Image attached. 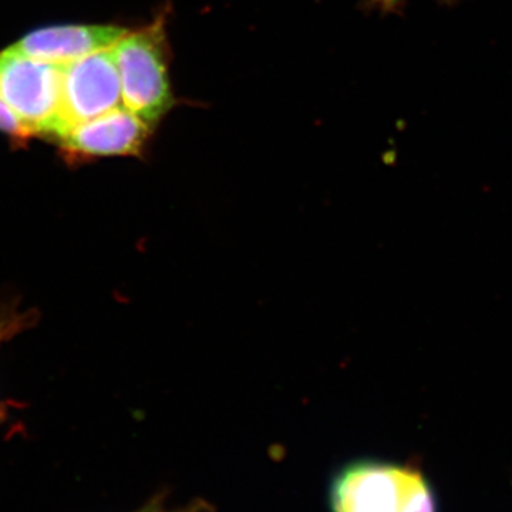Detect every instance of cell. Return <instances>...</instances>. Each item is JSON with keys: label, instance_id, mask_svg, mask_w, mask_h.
<instances>
[{"label": "cell", "instance_id": "10", "mask_svg": "<svg viewBox=\"0 0 512 512\" xmlns=\"http://www.w3.org/2000/svg\"><path fill=\"white\" fill-rule=\"evenodd\" d=\"M407 2L409 0H384L379 9L384 10V12H394V10L402 8L404 3ZM444 2H448V0H444Z\"/></svg>", "mask_w": 512, "mask_h": 512}, {"label": "cell", "instance_id": "2", "mask_svg": "<svg viewBox=\"0 0 512 512\" xmlns=\"http://www.w3.org/2000/svg\"><path fill=\"white\" fill-rule=\"evenodd\" d=\"M332 512H437L433 488L419 468L353 461L330 484Z\"/></svg>", "mask_w": 512, "mask_h": 512}, {"label": "cell", "instance_id": "5", "mask_svg": "<svg viewBox=\"0 0 512 512\" xmlns=\"http://www.w3.org/2000/svg\"><path fill=\"white\" fill-rule=\"evenodd\" d=\"M153 130L121 104L77 124L56 141L70 156L77 158L140 156Z\"/></svg>", "mask_w": 512, "mask_h": 512}, {"label": "cell", "instance_id": "11", "mask_svg": "<svg viewBox=\"0 0 512 512\" xmlns=\"http://www.w3.org/2000/svg\"><path fill=\"white\" fill-rule=\"evenodd\" d=\"M163 505V497L158 495V497L154 498V500H151L150 503H147L143 508H140V510L136 512H157L161 507H163Z\"/></svg>", "mask_w": 512, "mask_h": 512}, {"label": "cell", "instance_id": "12", "mask_svg": "<svg viewBox=\"0 0 512 512\" xmlns=\"http://www.w3.org/2000/svg\"><path fill=\"white\" fill-rule=\"evenodd\" d=\"M383 2L384 0H370V3H372V5L375 6V8H380Z\"/></svg>", "mask_w": 512, "mask_h": 512}, {"label": "cell", "instance_id": "6", "mask_svg": "<svg viewBox=\"0 0 512 512\" xmlns=\"http://www.w3.org/2000/svg\"><path fill=\"white\" fill-rule=\"evenodd\" d=\"M127 29L113 25H66L37 29L9 46V52L50 63H69L110 49Z\"/></svg>", "mask_w": 512, "mask_h": 512}, {"label": "cell", "instance_id": "7", "mask_svg": "<svg viewBox=\"0 0 512 512\" xmlns=\"http://www.w3.org/2000/svg\"><path fill=\"white\" fill-rule=\"evenodd\" d=\"M25 316L16 315V313L0 312V345L6 340L13 338L25 326Z\"/></svg>", "mask_w": 512, "mask_h": 512}, {"label": "cell", "instance_id": "8", "mask_svg": "<svg viewBox=\"0 0 512 512\" xmlns=\"http://www.w3.org/2000/svg\"><path fill=\"white\" fill-rule=\"evenodd\" d=\"M0 131L12 137L23 138V140L30 137L28 131L22 127V124L13 116L12 111L5 106L2 100H0Z\"/></svg>", "mask_w": 512, "mask_h": 512}, {"label": "cell", "instance_id": "9", "mask_svg": "<svg viewBox=\"0 0 512 512\" xmlns=\"http://www.w3.org/2000/svg\"><path fill=\"white\" fill-rule=\"evenodd\" d=\"M157 512H215V510L207 501L197 500L184 505V507L174 508V510H167L163 505Z\"/></svg>", "mask_w": 512, "mask_h": 512}, {"label": "cell", "instance_id": "4", "mask_svg": "<svg viewBox=\"0 0 512 512\" xmlns=\"http://www.w3.org/2000/svg\"><path fill=\"white\" fill-rule=\"evenodd\" d=\"M119 70L113 47L64 64L62 100L53 138L121 106Z\"/></svg>", "mask_w": 512, "mask_h": 512}, {"label": "cell", "instance_id": "3", "mask_svg": "<svg viewBox=\"0 0 512 512\" xmlns=\"http://www.w3.org/2000/svg\"><path fill=\"white\" fill-rule=\"evenodd\" d=\"M64 64L3 50L0 53V100L30 137H53L59 120Z\"/></svg>", "mask_w": 512, "mask_h": 512}, {"label": "cell", "instance_id": "1", "mask_svg": "<svg viewBox=\"0 0 512 512\" xmlns=\"http://www.w3.org/2000/svg\"><path fill=\"white\" fill-rule=\"evenodd\" d=\"M113 53L119 70L121 103L156 128L177 104L171 87L165 13H158L150 25L127 32L113 46Z\"/></svg>", "mask_w": 512, "mask_h": 512}]
</instances>
